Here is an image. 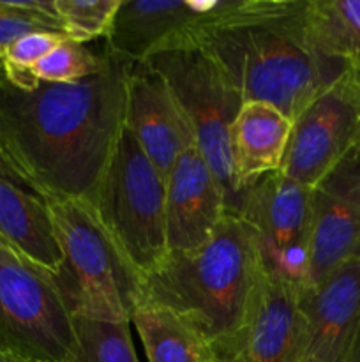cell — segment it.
<instances>
[{"instance_id": "1", "label": "cell", "mask_w": 360, "mask_h": 362, "mask_svg": "<svg viewBox=\"0 0 360 362\" xmlns=\"http://www.w3.org/2000/svg\"><path fill=\"white\" fill-rule=\"evenodd\" d=\"M99 73L74 83L13 87L0 74V163L42 198L92 200L126 119L133 64L106 49Z\"/></svg>"}, {"instance_id": "2", "label": "cell", "mask_w": 360, "mask_h": 362, "mask_svg": "<svg viewBox=\"0 0 360 362\" xmlns=\"http://www.w3.org/2000/svg\"><path fill=\"white\" fill-rule=\"evenodd\" d=\"M307 0H240L196 49L222 71L244 103L272 105L295 122L349 67L316 52Z\"/></svg>"}, {"instance_id": "3", "label": "cell", "mask_w": 360, "mask_h": 362, "mask_svg": "<svg viewBox=\"0 0 360 362\" xmlns=\"http://www.w3.org/2000/svg\"><path fill=\"white\" fill-rule=\"evenodd\" d=\"M263 274L256 235L240 216L228 212L207 243L169 253L145 276L143 300L172 310L214 345L246 320Z\"/></svg>"}, {"instance_id": "4", "label": "cell", "mask_w": 360, "mask_h": 362, "mask_svg": "<svg viewBox=\"0 0 360 362\" xmlns=\"http://www.w3.org/2000/svg\"><path fill=\"white\" fill-rule=\"evenodd\" d=\"M62 250L52 276L73 318L131 324L143 300L145 276L87 198H46Z\"/></svg>"}, {"instance_id": "5", "label": "cell", "mask_w": 360, "mask_h": 362, "mask_svg": "<svg viewBox=\"0 0 360 362\" xmlns=\"http://www.w3.org/2000/svg\"><path fill=\"white\" fill-rule=\"evenodd\" d=\"M90 202L141 274L168 258L166 177L126 126Z\"/></svg>"}, {"instance_id": "6", "label": "cell", "mask_w": 360, "mask_h": 362, "mask_svg": "<svg viewBox=\"0 0 360 362\" xmlns=\"http://www.w3.org/2000/svg\"><path fill=\"white\" fill-rule=\"evenodd\" d=\"M0 354L73 362L74 318L52 274L0 244Z\"/></svg>"}, {"instance_id": "7", "label": "cell", "mask_w": 360, "mask_h": 362, "mask_svg": "<svg viewBox=\"0 0 360 362\" xmlns=\"http://www.w3.org/2000/svg\"><path fill=\"white\" fill-rule=\"evenodd\" d=\"M145 64L168 81L191 127L194 147L221 184L228 212L235 214L239 198L232 180L229 131L242 98L203 49L159 53Z\"/></svg>"}, {"instance_id": "8", "label": "cell", "mask_w": 360, "mask_h": 362, "mask_svg": "<svg viewBox=\"0 0 360 362\" xmlns=\"http://www.w3.org/2000/svg\"><path fill=\"white\" fill-rule=\"evenodd\" d=\"M236 216L254 232L268 271L302 288L309 265L313 230V187L268 173L244 189Z\"/></svg>"}, {"instance_id": "9", "label": "cell", "mask_w": 360, "mask_h": 362, "mask_svg": "<svg viewBox=\"0 0 360 362\" xmlns=\"http://www.w3.org/2000/svg\"><path fill=\"white\" fill-rule=\"evenodd\" d=\"M360 144V71L348 69L293 122L279 172L314 187Z\"/></svg>"}, {"instance_id": "10", "label": "cell", "mask_w": 360, "mask_h": 362, "mask_svg": "<svg viewBox=\"0 0 360 362\" xmlns=\"http://www.w3.org/2000/svg\"><path fill=\"white\" fill-rule=\"evenodd\" d=\"M221 7L222 0H122L106 34V49L129 64L194 49Z\"/></svg>"}, {"instance_id": "11", "label": "cell", "mask_w": 360, "mask_h": 362, "mask_svg": "<svg viewBox=\"0 0 360 362\" xmlns=\"http://www.w3.org/2000/svg\"><path fill=\"white\" fill-rule=\"evenodd\" d=\"M299 296V285L265 267L246 320L228 338L210 345L212 362H300Z\"/></svg>"}, {"instance_id": "12", "label": "cell", "mask_w": 360, "mask_h": 362, "mask_svg": "<svg viewBox=\"0 0 360 362\" xmlns=\"http://www.w3.org/2000/svg\"><path fill=\"white\" fill-rule=\"evenodd\" d=\"M360 257V144L313 187L306 286Z\"/></svg>"}, {"instance_id": "13", "label": "cell", "mask_w": 360, "mask_h": 362, "mask_svg": "<svg viewBox=\"0 0 360 362\" xmlns=\"http://www.w3.org/2000/svg\"><path fill=\"white\" fill-rule=\"evenodd\" d=\"M302 359L344 362L360 334V257L300 288Z\"/></svg>"}, {"instance_id": "14", "label": "cell", "mask_w": 360, "mask_h": 362, "mask_svg": "<svg viewBox=\"0 0 360 362\" xmlns=\"http://www.w3.org/2000/svg\"><path fill=\"white\" fill-rule=\"evenodd\" d=\"M124 126L164 177L180 154L194 147L191 127L168 81L145 62L133 64L127 74Z\"/></svg>"}, {"instance_id": "15", "label": "cell", "mask_w": 360, "mask_h": 362, "mask_svg": "<svg viewBox=\"0 0 360 362\" xmlns=\"http://www.w3.org/2000/svg\"><path fill=\"white\" fill-rule=\"evenodd\" d=\"M228 214L224 191L196 147L187 148L166 177L169 253H186L210 239Z\"/></svg>"}, {"instance_id": "16", "label": "cell", "mask_w": 360, "mask_h": 362, "mask_svg": "<svg viewBox=\"0 0 360 362\" xmlns=\"http://www.w3.org/2000/svg\"><path fill=\"white\" fill-rule=\"evenodd\" d=\"M0 244L52 276L62 265V250L48 202L11 175L2 163Z\"/></svg>"}, {"instance_id": "17", "label": "cell", "mask_w": 360, "mask_h": 362, "mask_svg": "<svg viewBox=\"0 0 360 362\" xmlns=\"http://www.w3.org/2000/svg\"><path fill=\"white\" fill-rule=\"evenodd\" d=\"M292 129V120L272 105L249 101L240 106L229 131L232 180L236 198L261 177L281 170Z\"/></svg>"}, {"instance_id": "18", "label": "cell", "mask_w": 360, "mask_h": 362, "mask_svg": "<svg viewBox=\"0 0 360 362\" xmlns=\"http://www.w3.org/2000/svg\"><path fill=\"white\" fill-rule=\"evenodd\" d=\"M131 324L136 327L148 362H212L207 339L168 308L141 300Z\"/></svg>"}, {"instance_id": "19", "label": "cell", "mask_w": 360, "mask_h": 362, "mask_svg": "<svg viewBox=\"0 0 360 362\" xmlns=\"http://www.w3.org/2000/svg\"><path fill=\"white\" fill-rule=\"evenodd\" d=\"M306 25L318 53L360 71V0H307Z\"/></svg>"}, {"instance_id": "20", "label": "cell", "mask_w": 360, "mask_h": 362, "mask_svg": "<svg viewBox=\"0 0 360 362\" xmlns=\"http://www.w3.org/2000/svg\"><path fill=\"white\" fill-rule=\"evenodd\" d=\"M76 356L73 362H138L129 324L74 318Z\"/></svg>"}, {"instance_id": "21", "label": "cell", "mask_w": 360, "mask_h": 362, "mask_svg": "<svg viewBox=\"0 0 360 362\" xmlns=\"http://www.w3.org/2000/svg\"><path fill=\"white\" fill-rule=\"evenodd\" d=\"M34 32L64 34V25L56 13L55 0H0V74H2V52L14 42Z\"/></svg>"}, {"instance_id": "22", "label": "cell", "mask_w": 360, "mask_h": 362, "mask_svg": "<svg viewBox=\"0 0 360 362\" xmlns=\"http://www.w3.org/2000/svg\"><path fill=\"white\" fill-rule=\"evenodd\" d=\"M104 62L106 53L95 55L81 42L66 37L39 60L30 73L42 83H74L99 73Z\"/></svg>"}, {"instance_id": "23", "label": "cell", "mask_w": 360, "mask_h": 362, "mask_svg": "<svg viewBox=\"0 0 360 362\" xmlns=\"http://www.w3.org/2000/svg\"><path fill=\"white\" fill-rule=\"evenodd\" d=\"M122 0H55L64 32L73 41L106 37Z\"/></svg>"}, {"instance_id": "24", "label": "cell", "mask_w": 360, "mask_h": 362, "mask_svg": "<svg viewBox=\"0 0 360 362\" xmlns=\"http://www.w3.org/2000/svg\"><path fill=\"white\" fill-rule=\"evenodd\" d=\"M67 35L55 34V32H34L11 42L2 52V69L30 71L41 59H44L59 42H62Z\"/></svg>"}, {"instance_id": "25", "label": "cell", "mask_w": 360, "mask_h": 362, "mask_svg": "<svg viewBox=\"0 0 360 362\" xmlns=\"http://www.w3.org/2000/svg\"><path fill=\"white\" fill-rule=\"evenodd\" d=\"M344 362H360V334H359V338H356L353 349L349 350L348 357H346Z\"/></svg>"}, {"instance_id": "26", "label": "cell", "mask_w": 360, "mask_h": 362, "mask_svg": "<svg viewBox=\"0 0 360 362\" xmlns=\"http://www.w3.org/2000/svg\"><path fill=\"white\" fill-rule=\"evenodd\" d=\"M0 362H46V361H32V359H23V357L6 356V354H0Z\"/></svg>"}]
</instances>
